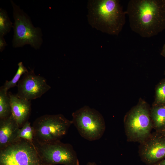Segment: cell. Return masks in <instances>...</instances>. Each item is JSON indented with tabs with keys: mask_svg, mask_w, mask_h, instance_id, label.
Returning a JSON list of instances; mask_svg holds the SVG:
<instances>
[{
	"mask_svg": "<svg viewBox=\"0 0 165 165\" xmlns=\"http://www.w3.org/2000/svg\"><path fill=\"white\" fill-rule=\"evenodd\" d=\"M33 143L45 165H79L77 153L70 144L61 140L42 143L33 140Z\"/></svg>",
	"mask_w": 165,
	"mask_h": 165,
	"instance_id": "cell-8",
	"label": "cell"
},
{
	"mask_svg": "<svg viewBox=\"0 0 165 165\" xmlns=\"http://www.w3.org/2000/svg\"><path fill=\"white\" fill-rule=\"evenodd\" d=\"M13 27L7 11L0 8V36L4 37L10 31Z\"/></svg>",
	"mask_w": 165,
	"mask_h": 165,
	"instance_id": "cell-15",
	"label": "cell"
},
{
	"mask_svg": "<svg viewBox=\"0 0 165 165\" xmlns=\"http://www.w3.org/2000/svg\"><path fill=\"white\" fill-rule=\"evenodd\" d=\"M126 12L131 30L142 37L165 29V0H130Z\"/></svg>",
	"mask_w": 165,
	"mask_h": 165,
	"instance_id": "cell-1",
	"label": "cell"
},
{
	"mask_svg": "<svg viewBox=\"0 0 165 165\" xmlns=\"http://www.w3.org/2000/svg\"><path fill=\"white\" fill-rule=\"evenodd\" d=\"M156 131H158L159 132L165 135V126L161 129H160V130Z\"/></svg>",
	"mask_w": 165,
	"mask_h": 165,
	"instance_id": "cell-21",
	"label": "cell"
},
{
	"mask_svg": "<svg viewBox=\"0 0 165 165\" xmlns=\"http://www.w3.org/2000/svg\"><path fill=\"white\" fill-rule=\"evenodd\" d=\"M124 124L128 141L141 143L146 139L153 128L146 104L141 102L131 109L125 117Z\"/></svg>",
	"mask_w": 165,
	"mask_h": 165,
	"instance_id": "cell-6",
	"label": "cell"
},
{
	"mask_svg": "<svg viewBox=\"0 0 165 165\" xmlns=\"http://www.w3.org/2000/svg\"><path fill=\"white\" fill-rule=\"evenodd\" d=\"M11 114L20 128L28 121L31 110V101L18 97L9 92Z\"/></svg>",
	"mask_w": 165,
	"mask_h": 165,
	"instance_id": "cell-11",
	"label": "cell"
},
{
	"mask_svg": "<svg viewBox=\"0 0 165 165\" xmlns=\"http://www.w3.org/2000/svg\"><path fill=\"white\" fill-rule=\"evenodd\" d=\"M10 2L14 20L13 47H22L29 45L35 49H40L43 42L41 29L34 26L30 17L19 6L12 0Z\"/></svg>",
	"mask_w": 165,
	"mask_h": 165,
	"instance_id": "cell-3",
	"label": "cell"
},
{
	"mask_svg": "<svg viewBox=\"0 0 165 165\" xmlns=\"http://www.w3.org/2000/svg\"><path fill=\"white\" fill-rule=\"evenodd\" d=\"M20 128L12 114L7 118L0 119V150L18 139Z\"/></svg>",
	"mask_w": 165,
	"mask_h": 165,
	"instance_id": "cell-12",
	"label": "cell"
},
{
	"mask_svg": "<svg viewBox=\"0 0 165 165\" xmlns=\"http://www.w3.org/2000/svg\"><path fill=\"white\" fill-rule=\"evenodd\" d=\"M34 138V130L31 123L28 121L20 128L18 132L17 138H22L33 143Z\"/></svg>",
	"mask_w": 165,
	"mask_h": 165,
	"instance_id": "cell-17",
	"label": "cell"
},
{
	"mask_svg": "<svg viewBox=\"0 0 165 165\" xmlns=\"http://www.w3.org/2000/svg\"><path fill=\"white\" fill-rule=\"evenodd\" d=\"M165 105V82L157 87L156 91V104L154 106Z\"/></svg>",
	"mask_w": 165,
	"mask_h": 165,
	"instance_id": "cell-18",
	"label": "cell"
},
{
	"mask_svg": "<svg viewBox=\"0 0 165 165\" xmlns=\"http://www.w3.org/2000/svg\"><path fill=\"white\" fill-rule=\"evenodd\" d=\"M7 45L4 37L0 36V51L1 52L3 51Z\"/></svg>",
	"mask_w": 165,
	"mask_h": 165,
	"instance_id": "cell-19",
	"label": "cell"
},
{
	"mask_svg": "<svg viewBox=\"0 0 165 165\" xmlns=\"http://www.w3.org/2000/svg\"><path fill=\"white\" fill-rule=\"evenodd\" d=\"M150 115L153 128L156 130L165 126V105L153 106Z\"/></svg>",
	"mask_w": 165,
	"mask_h": 165,
	"instance_id": "cell-13",
	"label": "cell"
},
{
	"mask_svg": "<svg viewBox=\"0 0 165 165\" xmlns=\"http://www.w3.org/2000/svg\"><path fill=\"white\" fill-rule=\"evenodd\" d=\"M154 165H165V159L160 161Z\"/></svg>",
	"mask_w": 165,
	"mask_h": 165,
	"instance_id": "cell-20",
	"label": "cell"
},
{
	"mask_svg": "<svg viewBox=\"0 0 165 165\" xmlns=\"http://www.w3.org/2000/svg\"><path fill=\"white\" fill-rule=\"evenodd\" d=\"M18 66L17 72L13 78L10 81H6L4 85L1 87L5 90L8 91L10 88L17 86V83L20 80L21 76L28 71L22 62H19Z\"/></svg>",
	"mask_w": 165,
	"mask_h": 165,
	"instance_id": "cell-16",
	"label": "cell"
},
{
	"mask_svg": "<svg viewBox=\"0 0 165 165\" xmlns=\"http://www.w3.org/2000/svg\"><path fill=\"white\" fill-rule=\"evenodd\" d=\"M161 53L162 55L165 57V44L163 46Z\"/></svg>",
	"mask_w": 165,
	"mask_h": 165,
	"instance_id": "cell-22",
	"label": "cell"
},
{
	"mask_svg": "<svg viewBox=\"0 0 165 165\" xmlns=\"http://www.w3.org/2000/svg\"><path fill=\"white\" fill-rule=\"evenodd\" d=\"M72 124V120L61 114H46L41 116L32 124L33 140L42 143L61 140Z\"/></svg>",
	"mask_w": 165,
	"mask_h": 165,
	"instance_id": "cell-4",
	"label": "cell"
},
{
	"mask_svg": "<svg viewBox=\"0 0 165 165\" xmlns=\"http://www.w3.org/2000/svg\"><path fill=\"white\" fill-rule=\"evenodd\" d=\"M0 165H45L33 143L22 138L0 150Z\"/></svg>",
	"mask_w": 165,
	"mask_h": 165,
	"instance_id": "cell-7",
	"label": "cell"
},
{
	"mask_svg": "<svg viewBox=\"0 0 165 165\" xmlns=\"http://www.w3.org/2000/svg\"><path fill=\"white\" fill-rule=\"evenodd\" d=\"M86 165H97L95 162H88Z\"/></svg>",
	"mask_w": 165,
	"mask_h": 165,
	"instance_id": "cell-23",
	"label": "cell"
},
{
	"mask_svg": "<svg viewBox=\"0 0 165 165\" xmlns=\"http://www.w3.org/2000/svg\"><path fill=\"white\" fill-rule=\"evenodd\" d=\"M73 124L80 135L90 141L100 139L105 130L102 115L95 109L85 106L72 113Z\"/></svg>",
	"mask_w": 165,
	"mask_h": 165,
	"instance_id": "cell-5",
	"label": "cell"
},
{
	"mask_svg": "<svg viewBox=\"0 0 165 165\" xmlns=\"http://www.w3.org/2000/svg\"><path fill=\"white\" fill-rule=\"evenodd\" d=\"M17 86L16 95L20 98L30 101L40 97L51 88L46 79L35 75L33 70L24 74Z\"/></svg>",
	"mask_w": 165,
	"mask_h": 165,
	"instance_id": "cell-9",
	"label": "cell"
},
{
	"mask_svg": "<svg viewBox=\"0 0 165 165\" xmlns=\"http://www.w3.org/2000/svg\"><path fill=\"white\" fill-rule=\"evenodd\" d=\"M139 154L147 165H154L165 159V135L156 131L140 143Z\"/></svg>",
	"mask_w": 165,
	"mask_h": 165,
	"instance_id": "cell-10",
	"label": "cell"
},
{
	"mask_svg": "<svg viewBox=\"0 0 165 165\" xmlns=\"http://www.w3.org/2000/svg\"><path fill=\"white\" fill-rule=\"evenodd\" d=\"M10 99L9 92L1 87L0 89V119L11 115Z\"/></svg>",
	"mask_w": 165,
	"mask_h": 165,
	"instance_id": "cell-14",
	"label": "cell"
},
{
	"mask_svg": "<svg viewBox=\"0 0 165 165\" xmlns=\"http://www.w3.org/2000/svg\"><path fill=\"white\" fill-rule=\"evenodd\" d=\"M88 22L103 33L118 35L125 23L126 11L118 0H90L87 4Z\"/></svg>",
	"mask_w": 165,
	"mask_h": 165,
	"instance_id": "cell-2",
	"label": "cell"
}]
</instances>
